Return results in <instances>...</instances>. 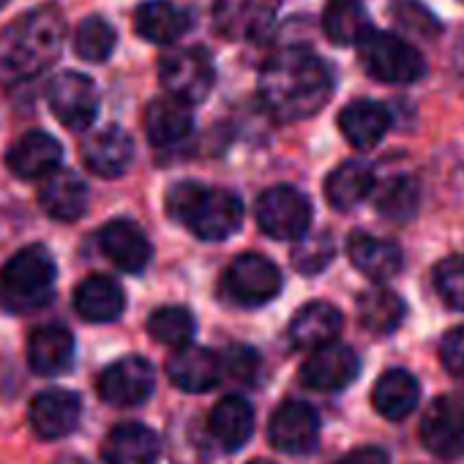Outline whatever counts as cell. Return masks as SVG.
<instances>
[{"instance_id":"6da1fadb","label":"cell","mask_w":464,"mask_h":464,"mask_svg":"<svg viewBox=\"0 0 464 464\" xmlns=\"http://www.w3.org/2000/svg\"><path fill=\"white\" fill-rule=\"evenodd\" d=\"M334 93V80L323 58L306 47L279 50L260 72V99L276 121L295 123L317 115Z\"/></svg>"},{"instance_id":"7a4b0ae2","label":"cell","mask_w":464,"mask_h":464,"mask_svg":"<svg viewBox=\"0 0 464 464\" xmlns=\"http://www.w3.org/2000/svg\"><path fill=\"white\" fill-rule=\"evenodd\" d=\"M66 42V14L44 4L0 31V82L17 85L50 69Z\"/></svg>"},{"instance_id":"3957f363","label":"cell","mask_w":464,"mask_h":464,"mask_svg":"<svg viewBox=\"0 0 464 464\" xmlns=\"http://www.w3.org/2000/svg\"><path fill=\"white\" fill-rule=\"evenodd\" d=\"M167 213L199 241H227L244 224V202L236 191L208 188L194 180L175 183L167 191Z\"/></svg>"},{"instance_id":"277c9868","label":"cell","mask_w":464,"mask_h":464,"mask_svg":"<svg viewBox=\"0 0 464 464\" xmlns=\"http://www.w3.org/2000/svg\"><path fill=\"white\" fill-rule=\"evenodd\" d=\"M58 268L42 244L20 249L0 268V309L9 314H31L44 309L55 295Z\"/></svg>"},{"instance_id":"5b68a950","label":"cell","mask_w":464,"mask_h":464,"mask_svg":"<svg viewBox=\"0 0 464 464\" xmlns=\"http://www.w3.org/2000/svg\"><path fill=\"white\" fill-rule=\"evenodd\" d=\"M358 58L369 77L388 82V85L415 82L426 72L423 55L415 47H410L404 39L385 34V31L366 34L358 44Z\"/></svg>"},{"instance_id":"8992f818","label":"cell","mask_w":464,"mask_h":464,"mask_svg":"<svg viewBox=\"0 0 464 464\" xmlns=\"http://www.w3.org/2000/svg\"><path fill=\"white\" fill-rule=\"evenodd\" d=\"M164 91L186 104H199L216 85V63L205 47H178L159 61Z\"/></svg>"},{"instance_id":"52a82bcc","label":"cell","mask_w":464,"mask_h":464,"mask_svg":"<svg viewBox=\"0 0 464 464\" xmlns=\"http://www.w3.org/2000/svg\"><path fill=\"white\" fill-rule=\"evenodd\" d=\"M257 224L276 241H298L312 227V202L293 186H274L257 199Z\"/></svg>"},{"instance_id":"ba28073f","label":"cell","mask_w":464,"mask_h":464,"mask_svg":"<svg viewBox=\"0 0 464 464\" xmlns=\"http://www.w3.org/2000/svg\"><path fill=\"white\" fill-rule=\"evenodd\" d=\"M221 290L238 306H266L282 293V271L263 255H241L227 268Z\"/></svg>"},{"instance_id":"9c48e42d","label":"cell","mask_w":464,"mask_h":464,"mask_svg":"<svg viewBox=\"0 0 464 464\" xmlns=\"http://www.w3.org/2000/svg\"><path fill=\"white\" fill-rule=\"evenodd\" d=\"M47 102L53 115L72 131H85L99 112L96 82L80 72L58 74L47 88Z\"/></svg>"},{"instance_id":"30bf717a","label":"cell","mask_w":464,"mask_h":464,"mask_svg":"<svg viewBox=\"0 0 464 464\" xmlns=\"http://www.w3.org/2000/svg\"><path fill=\"white\" fill-rule=\"evenodd\" d=\"M420 442L440 459L464 456V401L459 396L434 399L420 418Z\"/></svg>"},{"instance_id":"8fae6325","label":"cell","mask_w":464,"mask_h":464,"mask_svg":"<svg viewBox=\"0 0 464 464\" xmlns=\"http://www.w3.org/2000/svg\"><path fill=\"white\" fill-rule=\"evenodd\" d=\"M156 391V372L150 361L140 355H126L110 363L99 377V396L112 407L145 404Z\"/></svg>"},{"instance_id":"7c38bea8","label":"cell","mask_w":464,"mask_h":464,"mask_svg":"<svg viewBox=\"0 0 464 464\" xmlns=\"http://www.w3.org/2000/svg\"><path fill=\"white\" fill-rule=\"evenodd\" d=\"M268 440L282 453H309L320 440V415L312 404L290 399L276 407L268 423Z\"/></svg>"},{"instance_id":"4fadbf2b","label":"cell","mask_w":464,"mask_h":464,"mask_svg":"<svg viewBox=\"0 0 464 464\" xmlns=\"http://www.w3.org/2000/svg\"><path fill=\"white\" fill-rule=\"evenodd\" d=\"M279 0H216L213 23L229 42H255L274 25Z\"/></svg>"},{"instance_id":"5bb4252c","label":"cell","mask_w":464,"mask_h":464,"mask_svg":"<svg viewBox=\"0 0 464 464\" xmlns=\"http://www.w3.org/2000/svg\"><path fill=\"white\" fill-rule=\"evenodd\" d=\"M361 372L358 353L347 344L331 342L325 347L312 350L306 363L301 366V382L323 391V393H336L344 391Z\"/></svg>"},{"instance_id":"9a60e30c","label":"cell","mask_w":464,"mask_h":464,"mask_svg":"<svg viewBox=\"0 0 464 464\" xmlns=\"http://www.w3.org/2000/svg\"><path fill=\"white\" fill-rule=\"evenodd\" d=\"M82 418V399L66 388H50L34 396L28 407V420L36 437L42 440H61L69 437Z\"/></svg>"},{"instance_id":"2e32d148","label":"cell","mask_w":464,"mask_h":464,"mask_svg":"<svg viewBox=\"0 0 464 464\" xmlns=\"http://www.w3.org/2000/svg\"><path fill=\"white\" fill-rule=\"evenodd\" d=\"M99 249L102 255L126 274H140L148 268L153 257V246L145 232L129 218H112L99 232Z\"/></svg>"},{"instance_id":"e0dca14e","label":"cell","mask_w":464,"mask_h":464,"mask_svg":"<svg viewBox=\"0 0 464 464\" xmlns=\"http://www.w3.org/2000/svg\"><path fill=\"white\" fill-rule=\"evenodd\" d=\"M80 156L91 172L102 178H121L134 161V140L121 126H104L82 140Z\"/></svg>"},{"instance_id":"ac0fdd59","label":"cell","mask_w":464,"mask_h":464,"mask_svg":"<svg viewBox=\"0 0 464 464\" xmlns=\"http://www.w3.org/2000/svg\"><path fill=\"white\" fill-rule=\"evenodd\" d=\"M63 148L47 131H28L23 134L6 153L9 169L23 180H44L50 172L61 167Z\"/></svg>"},{"instance_id":"d6986e66","label":"cell","mask_w":464,"mask_h":464,"mask_svg":"<svg viewBox=\"0 0 464 464\" xmlns=\"http://www.w3.org/2000/svg\"><path fill=\"white\" fill-rule=\"evenodd\" d=\"M42 210L55 221H77L88 213V186L72 169H55L39 188Z\"/></svg>"},{"instance_id":"ffe728a7","label":"cell","mask_w":464,"mask_h":464,"mask_svg":"<svg viewBox=\"0 0 464 464\" xmlns=\"http://www.w3.org/2000/svg\"><path fill=\"white\" fill-rule=\"evenodd\" d=\"M74 334L66 325H42L28 339V363L42 377H58L74 363Z\"/></svg>"},{"instance_id":"44dd1931","label":"cell","mask_w":464,"mask_h":464,"mask_svg":"<svg viewBox=\"0 0 464 464\" xmlns=\"http://www.w3.org/2000/svg\"><path fill=\"white\" fill-rule=\"evenodd\" d=\"M224 363L208 347L186 344L167 361V377L175 388L186 393H205L221 380Z\"/></svg>"},{"instance_id":"7402d4cb","label":"cell","mask_w":464,"mask_h":464,"mask_svg":"<svg viewBox=\"0 0 464 464\" xmlns=\"http://www.w3.org/2000/svg\"><path fill=\"white\" fill-rule=\"evenodd\" d=\"M342 328H344V317L334 304L312 301L295 312V317L290 323V342H293V347L312 353L317 347L336 342Z\"/></svg>"},{"instance_id":"603a6c76","label":"cell","mask_w":464,"mask_h":464,"mask_svg":"<svg viewBox=\"0 0 464 464\" xmlns=\"http://www.w3.org/2000/svg\"><path fill=\"white\" fill-rule=\"evenodd\" d=\"M347 255L353 266L372 282H388L401 271V249L388 241L369 236V232H353L347 241Z\"/></svg>"},{"instance_id":"cb8c5ba5","label":"cell","mask_w":464,"mask_h":464,"mask_svg":"<svg viewBox=\"0 0 464 464\" xmlns=\"http://www.w3.org/2000/svg\"><path fill=\"white\" fill-rule=\"evenodd\" d=\"M142 121H145V134H148L150 145H156V148H172V145L183 142L194 129L191 107L169 93L161 99H153L148 104Z\"/></svg>"},{"instance_id":"d4e9b609","label":"cell","mask_w":464,"mask_h":464,"mask_svg":"<svg viewBox=\"0 0 464 464\" xmlns=\"http://www.w3.org/2000/svg\"><path fill=\"white\" fill-rule=\"evenodd\" d=\"M102 456L107 464H156L159 437L145 423H137V420L118 423L107 434L102 445Z\"/></svg>"},{"instance_id":"484cf974","label":"cell","mask_w":464,"mask_h":464,"mask_svg":"<svg viewBox=\"0 0 464 464\" xmlns=\"http://www.w3.org/2000/svg\"><path fill=\"white\" fill-rule=\"evenodd\" d=\"M208 429L224 450H241L255 434V410L244 396H224L210 410Z\"/></svg>"},{"instance_id":"4316f807","label":"cell","mask_w":464,"mask_h":464,"mask_svg":"<svg viewBox=\"0 0 464 464\" xmlns=\"http://www.w3.org/2000/svg\"><path fill=\"white\" fill-rule=\"evenodd\" d=\"M126 309V295L121 285L110 276L93 274L82 279L74 290V312L85 323H115Z\"/></svg>"},{"instance_id":"83f0119b","label":"cell","mask_w":464,"mask_h":464,"mask_svg":"<svg viewBox=\"0 0 464 464\" xmlns=\"http://www.w3.org/2000/svg\"><path fill=\"white\" fill-rule=\"evenodd\" d=\"M339 129L353 148L369 150L380 145V140L391 129V115L380 102L358 99L339 112Z\"/></svg>"},{"instance_id":"f1b7e54d","label":"cell","mask_w":464,"mask_h":464,"mask_svg":"<svg viewBox=\"0 0 464 464\" xmlns=\"http://www.w3.org/2000/svg\"><path fill=\"white\" fill-rule=\"evenodd\" d=\"M188 28H191L188 14L167 4V0H145L134 12V31L150 44H161V47L175 44Z\"/></svg>"},{"instance_id":"f546056e","label":"cell","mask_w":464,"mask_h":464,"mask_svg":"<svg viewBox=\"0 0 464 464\" xmlns=\"http://www.w3.org/2000/svg\"><path fill=\"white\" fill-rule=\"evenodd\" d=\"M420 399V385L407 369H388L372 391V404L374 410L388 418V420H401L407 418Z\"/></svg>"},{"instance_id":"4dcf8cb0","label":"cell","mask_w":464,"mask_h":464,"mask_svg":"<svg viewBox=\"0 0 464 464\" xmlns=\"http://www.w3.org/2000/svg\"><path fill=\"white\" fill-rule=\"evenodd\" d=\"M372 191H374V169L366 161H358V159L342 161L325 178V197L336 210L358 208Z\"/></svg>"},{"instance_id":"1f68e13d","label":"cell","mask_w":464,"mask_h":464,"mask_svg":"<svg viewBox=\"0 0 464 464\" xmlns=\"http://www.w3.org/2000/svg\"><path fill=\"white\" fill-rule=\"evenodd\" d=\"M404 314V301L388 287H369L358 295V323L374 336L393 334L401 325Z\"/></svg>"},{"instance_id":"d6a6232c","label":"cell","mask_w":464,"mask_h":464,"mask_svg":"<svg viewBox=\"0 0 464 464\" xmlns=\"http://www.w3.org/2000/svg\"><path fill=\"white\" fill-rule=\"evenodd\" d=\"M323 31L334 44L350 47V44H361V39L374 28L361 0H328V6L323 12Z\"/></svg>"},{"instance_id":"836d02e7","label":"cell","mask_w":464,"mask_h":464,"mask_svg":"<svg viewBox=\"0 0 464 464\" xmlns=\"http://www.w3.org/2000/svg\"><path fill=\"white\" fill-rule=\"evenodd\" d=\"M418 208H420V188L407 175H393L377 191V210L391 221L407 224L415 218Z\"/></svg>"},{"instance_id":"e575fe53","label":"cell","mask_w":464,"mask_h":464,"mask_svg":"<svg viewBox=\"0 0 464 464\" xmlns=\"http://www.w3.org/2000/svg\"><path fill=\"white\" fill-rule=\"evenodd\" d=\"M194 331H197L194 314L188 309H183V306H161L148 317V334L159 344H167V347H175V350L191 344Z\"/></svg>"},{"instance_id":"d590c367","label":"cell","mask_w":464,"mask_h":464,"mask_svg":"<svg viewBox=\"0 0 464 464\" xmlns=\"http://www.w3.org/2000/svg\"><path fill=\"white\" fill-rule=\"evenodd\" d=\"M118 34L104 17H85L74 34V53L88 63H102L115 53Z\"/></svg>"},{"instance_id":"8d00e7d4","label":"cell","mask_w":464,"mask_h":464,"mask_svg":"<svg viewBox=\"0 0 464 464\" xmlns=\"http://www.w3.org/2000/svg\"><path fill=\"white\" fill-rule=\"evenodd\" d=\"M334 238L328 232H317V236H304L298 238L295 249H293V266L298 274L304 276H314L320 271H325L334 260Z\"/></svg>"},{"instance_id":"74e56055","label":"cell","mask_w":464,"mask_h":464,"mask_svg":"<svg viewBox=\"0 0 464 464\" xmlns=\"http://www.w3.org/2000/svg\"><path fill=\"white\" fill-rule=\"evenodd\" d=\"M391 17L401 31H407L418 39H437L440 36L437 17L420 4V0H393Z\"/></svg>"},{"instance_id":"f35d334b","label":"cell","mask_w":464,"mask_h":464,"mask_svg":"<svg viewBox=\"0 0 464 464\" xmlns=\"http://www.w3.org/2000/svg\"><path fill=\"white\" fill-rule=\"evenodd\" d=\"M434 290L453 312H464V257H445L434 268Z\"/></svg>"},{"instance_id":"ab89813d","label":"cell","mask_w":464,"mask_h":464,"mask_svg":"<svg viewBox=\"0 0 464 464\" xmlns=\"http://www.w3.org/2000/svg\"><path fill=\"white\" fill-rule=\"evenodd\" d=\"M221 363H224V369L229 372L232 380H238L244 385H255L260 380L263 363H260V355L252 347H241V344L229 347Z\"/></svg>"},{"instance_id":"60d3db41","label":"cell","mask_w":464,"mask_h":464,"mask_svg":"<svg viewBox=\"0 0 464 464\" xmlns=\"http://www.w3.org/2000/svg\"><path fill=\"white\" fill-rule=\"evenodd\" d=\"M440 361L453 377H464V325H456L442 336Z\"/></svg>"},{"instance_id":"b9f144b4","label":"cell","mask_w":464,"mask_h":464,"mask_svg":"<svg viewBox=\"0 0 464 464\" xmlns=\"http://www.w3.org/2000/svg\"><path fill=\"white\" fill-rule=\"evenodd\" d=\"M339 464H391L388 453L377 445H363L358 450H350Z\"/></svg>"},{"instance_id":"7bdbcfd3","label":"cell","mask_w":464,"mask_h":464,"mask_svg":"<svg viewBox=\"0 0 464 464\" xmlns=\"http://www.w3.org/2000/svg\"><path fill=\"white\" fill-rule=\"evenodd\" d=\"M58 464H88V461H82V459H61Z\"/></svg>"},{"instance_id":"ee69618b","label":"cell","mask_w":464,"mask_h":464,"mask_svg":"<svg viewBox=\"0 0 464 464\" xmlns=\"http://www.w3.org/2000/svg\"><path fill=\"white\" fill-rule=\"evenodd\" d=\"M249 464H274V461H268V459H252Z\"/></svg>"},{"instance_id":"f6af8a7d","label":"cell","mask_w":464,"mask_h":464,"mask_svg":"<svg viewBox=\"0 0 464 464\" xmlns=\"http://www.w3.org/2000/svg\"><path fill=\"white\" fill-rule=\"evenodd\" d=\"M6 4H9V0H0V9H4V6H6Z\"/></svg>"}]
</instances>
